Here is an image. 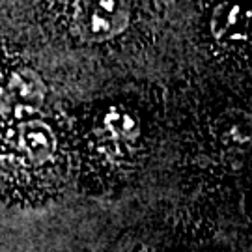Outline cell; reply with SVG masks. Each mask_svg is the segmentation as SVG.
Wrapping results in <instances>:
<instances>
[{
  "label": "cell",
  "instance_id": "6da1fadb",
  "mask_svg": "<svg viewBox=\"0 0 252 252\" xmlns=\"http://www.w3.org/2000/svg\"><path fill=\"white\" fill-rule=\"evenodd\" d=\"M155 144V120L136 101L114 99L82 110L69 127L71 168L82 189L112 192L142 170Z\"/></svg>",
  "mask_w": 252,
  "mask_h": 252
},
{
  "label": "cell",
  "instance_id": "7a4b0ae2",
  "mask_svg": "<svg viewBox=\"0 0 252 252\" xmlns=\"http://www.w3.org/2000/svg\"><path fill=\"white\" fill-rule=\"evenodd\" d=\"M69 170L65 120L47 112L0 120V202L45 204L62 190Z\"/></svg>",
  "mask_w": 252,
  "mask_h": 252
},
{
  "label": "cell",
  "instance_id": "3957f363",
  "mask_svg": "<svg viewBox=\"0 0 252 252\" xmlns=\"http://www.w3.org/2000/svg\"><path fill=\"white\" fill-rule=\"evenodd\" d=\"M51 23L79 45L122 43L140 23V0H45Z\"/></svg>",
  "mask_w": 252,
  "mask_h": 252
},
{
  "label": "cell",
  "instance_id": "277c9868",
  "mask_svg": "<svg viewBox=\"0 0 252 252\" xmlns=\"http://www.w3.org/2000/svg\"><path fill=\"white\" fill-rule=\"evenodd\" d=\"M47 84L13 49L0 43V120L43 112Z\"/></svg>",
  "mask_w": 252,
  "mask_h": 252
},
{
  "label": "cell",
  "instance_id": "5b68a950",
  "mask_svg": "<svg viewBox=\"0 0 252 252\" xmlns=\"http://www.w3.org/2000/svg\"><path fill=\"white\" fill-rule=\"evenodd\" d=\"M249 19V0H220L211 8L207 28L219 53L247 60Z\"/></svg>",
  "mask_w": 252,
  "mask_h": 252
},
{
  "label": "cell",
  "instance_id": "8992f818",
  "mask_svg": "<svg viewBox=\"0 0 252 252\" xmlns=\"http://www.w3.org/2000/svg\"><path fill=\"white\" fill-rule=\"evenodd\" d=\"M140 252H157V251H140Z\"/></svg>",
  "mask_w": 252,
  "mask_h": 252
}]
</instances>
